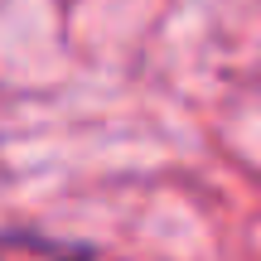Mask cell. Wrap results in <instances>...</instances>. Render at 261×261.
Listing matches in <instances>:
<instances>
[{
  "label": "cell",
  "mask_w": 261,
  "mask_h": 261,
  "mask_svg": "<svg viewBox=\"0 0 261 261\" xmlns=\"http://www.w3.org/2000/svg\"><path fill=\"white\" fill-rule=\"evenodd\" d=\"M0 261H97V252L54 237H0Z\"/></svg>",
  "instance_id": "6da1fadb"
}]
</instances>
